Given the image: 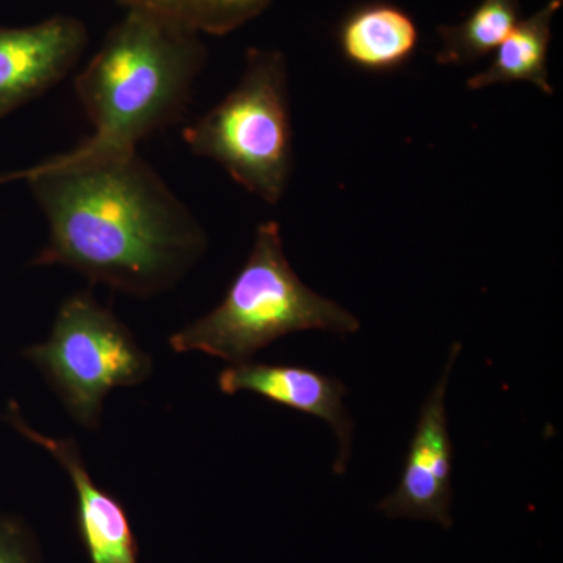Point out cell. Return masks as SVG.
Here are the masks:
<instances>
[{
    "label": "cell",
    "instance_id": "obj_1",
    "mask_svg": "<svg viewBox=\"0 0 563 563\" xmlns=\"http://www.w3.org/2000/svg\"><path fill=\"white\" fill-rule=\"evenodd\" d=\"M25 179L49 222L33 265H63L114 290L151 296L188 272L206 247L201 225L133 152L40 163Z\"/></svg>",
    "mask_w": 563,
    "mask_h": 563
},
{
    "label": "cell",
    "instance_id": "obj_2",
    "mask_svg": "<svg viewBox=\"0 0 563 563\" xmlns=\"http://www.w3.org/2000/svg\"><path fill=\"white\" fill-rule=\"evenodd\" d=\"M199 33L129 10L76 79L95 133L68 158L133 152L141 140L179 120L206 63Z\"/></svg>",
    "mask_w": 563,
    "mask_h": 563
},
{
    "label": "cell",
    "instance_id": "obj_3",
    "mask_svg": "<svg viewBox=\"0 0 563 563\" xmlns=\"http://www.w3.org/2000/svg\"><path fill=\"white\" fill-rule=\"evenodd\" d=\"M361 322L332 299L310 290L285 257L280 228L262 222L254 246L224 299L206 317L169 336L174 352L198 351L246 363L292 332L354 333Z\"/></svg>",
    "mask_w": 563,
    "mask_h": 563
},
{
    "label": "cell",
    "instance_id": "obj_4",
    "mask_svg": "<svg viewBox=\"0 0 563 563\" xmlns=\"http://www.w3.org/2000/svg\"><path fill=\"white\" fill-rule=\"evenodd\" d=\"M192 154L217 162L262 201L284 198L292 166L287 62L279 51L250 49L242 80L184 131Z\"/></svg>",
    "mask_w": 563,
    "mask_h": 563
},
{
    "label": "cell",
    "instance_id": "obj_5",
    "mask_svg": "<svg viewBox=\"0 0 563 563\" xmlns=\"http://www.w3.org/2000/svg\"><path fill=\"white\" fill-rule=\"evenodd\" d=\"M60 396L74 420L98 429L103 401L114 388L144 383L152 361L131 331L91 292L62 303L46 342L24 351Z\"/></svg>",
    "mask_w": 563,
    "mask_h": 563
},
{
    "label": "cell",
    "instance_id": "obj_6",
    "mask_svg": "<svg viewBox=\"0 0 563 563\" xmlns=\"http://www.w3.org/2000/svg\"><path fill=\"white\" fill-rule=\"evenodd\" d=\"M461 344H454L439 384L422 404L398 487L377 509L388 518L453 526V442L448 429L446 388Z\"/></svg>",
    "mask_w": 563,
    "mask_h": 563
},
{
    "label": "cell",
    "instance_id": "obj_7",
    "mask_svg": "<svg viewBox=\"0 0 563 563\" xmlns=\"http://www.w3.org/2000/svg\"><path fill=\"white\" fill-rule=\"evenodd\" d=\"M87 44V27L76 18L0 27V120L65 79Z\"/></svg>",
    "mask_w": 563,
    "mask_h": 563
},
{
    "label": "cell",
    "instance_id": "obj_8",
    "mask_svg": "<svg viewBox=\"0 0 563 563\" xmlns=\"http://www.w3.org/2000/svg\"><path fill=\"white\" fill-rule=\"evenodd\" d=\"M5 420L22 437L44 448L69 474L77 496V532L90 563H139V543L124 506L96 485L76 442L36 432L14 401L9 404Z\"/></svg>",
    "mask_w": 563,
    "mask_h": 563
},
{
    "label": "cell",
    "instance_id": "obj_9",
    "mask_svg": "<svg viewBox=\"0 0 563 563\" xmlns=\"http://www.w3.org/2000/svg\"><path fill=\"white\" fill-rule=\"evenodd\" d=\"M218 387L225 395L251 391L288 409L321 418L331 426L340 443L333 472H346L351 454L352 421L344 407L346 387L339 379L313 369L266 363H236L222 369Z\"/></svg>",
    "mask_w": 563,
    "mask_h": 563
},
{
    "label": "cell",
    "instance_id": "obj_10",
    "mask_svg": "<svg viewBox=\"0 0 563 563\" xmlns=\"http://www.w3.org/2000/svg\"><path fill=\"white\" fill-rule=\"evenodd\" d=\"M418 41L420 32L413 18L388 2L355 7L336 31V43L344 60L373 74L402 68L413 57Z\"/></svg>",
    "mask_w": 563,
    "mask_h": 563
},
{
    "label": "cell",
    "instance_id": "obj_11",
    "mask_svg": "<svg viewBox=\"0 0 563 563\" xmlns=\"http://www.w3.org/2000/svg\"><path fill=\"white\" fill-rule=\"evenodd\" d=\"M563 0H550L532 16L518 22L514 31L496 49L492 65L483 73L466 81L470 90H484L495 85L529 81L544 95L554 92L548 74V52H550L551 25Z\"/></svg>",
    "mask_w": 563,
    "mask_h": 563
},
{
    "label": "cell",
    "instance_id": "obj_12",
    "mask_svg": "<svg viewBox=\"0 0 563 563\" xmlns=\"http://www.w3.org/2000/svg\"><path fill=\"white\" fill-rule=\"evenodd\" d=\"M520 0H483L457 25H440L437 63L465 66L487 57L520 22Z\"/></svg>",
    "mask_w": 563,
    "mask_h": 563
},
{
    "label": "cell",
    "instance_id": "obj_13",
    "mask_svg": "<svg viewBox=\"0 0 563 563\" xmlns=\"http://www.w3.org/2000/svg\"><path fill=\"white\" fill-rule=\"evenodd\" d=\"M128 10L146 11L177 22L190 31L209 35H228L242 27L273 0H118Z\"/></svg>",
    "mask_w": 563,
    "mask_h": 563
},
{
    "label": "cell",
    "instance_id": "obj_14",
    "mask_svg": "<svg viewBox=\"0 0 563 563\" xmlns=\"http://www.w3.org/2000/svg\"><path fill=\"white\" fill-rule=\"evenodd\" d=\"M43 554L31 526L14 515H0V563H41Z\"/></svg>",
    "mask_w": 563,
    "mask_h": 563
}]
</instances>
